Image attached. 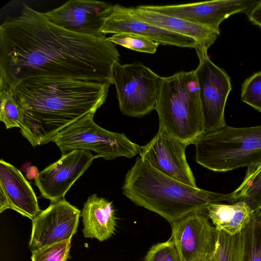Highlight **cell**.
Wrapping results in <instances>:
<instances>
[{
    "label": "cell",
    "mask_w": 261,
    "mask_h": 261,
    "mask_svg": "<svg viewBox=\"0 0 261 261\" xmlns=\"http://www.w3.org/2000/svg\"><path fill=\"white\" fill-rule=\"evenodd\" d=\"M143 261H181L174 242L170 237L167 241L152 246Z\"/></svg>",
    "instance_id": "4316f807"
},
{
    "label": "cell",
    "mask_w": 261,
    "mask_h": 261,
    "mask_svg": "<svg viewBox=\"0 0 261 261\" xmlns=\"http://www.w3.org/2000/svg\"><path fill=\"white\" fill-rule=\"evenodd\" d=\"M124 9L135 18L145 22L193 39L198 45L196 54L207 53L210 46L216 40L220 33L184 19L136 7Z\"/></svg>",
    "instance_id": "e0dca14e"
},
{
    "label": "cell",
    "mask_w": 261,
    "mask_h": 261,
    "mask_svg": "<svg viewBox=\"0 0 261 261\" xmlns=\"http://www.w3.org/2000/svg\"><path fill=\"white\" fill-rule=\"evenodd\" d=\"M108 39L114 44L142 53L154 54L159 44L145 37L130 33L115 34Z\"/></svg>",
    "instance_id": "cb8c5ba5"
},
{
    "label": "cell",
    "mask_w": 261,
    "mask_h": 261,
    "mask_svg": "<svg viewBox=\"0 0 261 261\" xmlns=\"http://www.w3.org/2000/svg\"><path fill=\"white\" fill-rule=\"evenodd\" d=\"M258 2V0H216L179 5L141 7L220 33L219 26L223 20L234 14L247 12Z\"/></svg>",
    "instance_id": "30bf717a"
},
{
    "label": "cell",
    "mask_w": 261,
    "mask_h": 261,
    "mask_svg": "<svg viewBox=\"0 0 261 261\" xmlns=\"http://www.w3.org/2000/svg\"><path fill=\"white\" fill-rule=\"evenodd\" d=\"M101 32L107 34L130 33L137 34L163 45L198 48L193 39L167 31L137 19L118 4L112 5L111 14L106 19Z\"/></svg>",
    "instance_id": "9a60e30c"
},
{
    "label": "cell",
    "mask_w": 261,
    "mask_h": 261,
    "mask_svg": "<svg viewBox=\"0 0 261 261\" xmlns=\"http://www.w3.org/2000/svg\"><path fill=\"white\" fill-rule=\"evenodd\" d=\"M84 228L83 232L86 238H95L103 241L115 232L116 218L112 202L96 194L89 196L82 211Z\"/></svg>",
    "instance_id": "ac0fdd59"
},
{
    "label": "cell",
    "mask_w": 261,
    "mask_h": 261,
    "mask_svg": "<svg viewBox=\"0 0 261 261\" xmlns=\"http://www.w3.org/2000/svg\"><path fill=\"white\" fill-rule=\"evenodd\" d=\"M110 85L70 79H29L6 90L23 112L22 136L33 146L47 144L61 130L105 102ZM1 91V90H0Z\"/></svg>",
    "instance_id": "7a4b0ae2"
},
{
    "label": "cell",
    "mask_w": 261,
    "mask_h": 261,
    "mask_svg": "<svg viewBox=\"0 0 261 261\" xmlns=\"http://www.w3.org/2000/svg\"><path fill=\"white\" fill-rule=\"evenodd\" d=\"M230 193L232 202L244 201L254 211L261 210V161L247 167L242 184Z\"/></svg>",
    "instance_id": "ffe728a7"
},
{
    "label": "cell",
    "mask_w": 261,
    "mask_h": 261,
    "mask_svg": "<svg viewBox=\"0 0 261 261\" xmlns=\"http://www.w3.org/2000/svg\"><path fill=\"white\" fill-rule=\"evenodd\" d=\"M242 261H261V211H254L253 217L243 229Z\"/></svg>",
    "instance_id": "44dd1931"
},
{
    "label": "cell",
    "mask_w": 261,
    "mask_h": 261,
    "mask_svg": "<svg viewBox=\"0 0 261 261\" xmlns=\"http://www.w3.org/2000/svg\"><path fill=\"white\" fill-rule=\"evenodd\" d=\"M120 54L106 35L77 34L24 5L0 26V90L29 79H70L114 84Z\"/></svg>",
    "instance_id": "6da1fadb"
},
{
    "label": "cell",
    "mask_w": 261,
    "mask_h": 261,
    "mask_svg": "<svg viewBox=\"0 0 261 261\" xmlns=\"http://www.w3.org/2000/svg\"><path fill=\"white\" fill-rule=\"evenodd\" d=\"M188 144L159 130L146 145L140 146V158L162 173L188 185L196 187L187 163Z\"/></svg>",
    "instance_id": "4fadbf2b"
},
{
    "label": "cell",
    "mask_w": 261,
    "mask_h": 261,
    "mask_svg": "<svg viewBox=\"0 0 261 261\" xmlns=\"http://www.w3.org/2000/svg\"><path fill=\"white\" fill-rule=\"evenodd\" d=\"M0 120L7 129L20 128L23 120V112L19 103L7 90L0 91Z\"/></svg>",
    "instance_id": "603a6c76"
},
{
    "label": "cell",
    "mask_w": 261,
    "mask_h": 261,
    "mask_svg": "<svg viewBox=\"0 0 261 261\" xmlns=\"http://www.w3.org/2000/svg\"><path fill=\"white\" fill-rule=\"evenodd\" d=\"M242 100L261 112V71L246 79L242 85Z\"/></svg>",
    "instance_id": "484cf974"
},
{
    "label": "cell",
    "mask_w": 261,
    "mask_h": 261,
    "mask_svg": "<svg viewBox=\"0 0 261 261\" xmlns=\"http://www.w3.org/2000/svg\"><path fill=\"white\" fill-rule=\"evenodd\" d=\"M81 211L65 199L50 202L32 221L29 248L34 251L56 243L70 240L76 233Z\"/></svg>",
    "instance_id": "8fae6325"
},
{
    "label": "cell",
    "mask_w": 261,
    "mask_h": 261,
    "mask_svg": "<svg viewBox=\"0 0 261 261\" xmlns=\"http://www.w3.org/2000/svg\"><path fill=\"white\" fill-rule=\"evenodd\" d=\"M244 240L243 230L234 236L218 231L216 261H242Z\"/></svg>",
    "instance_id": "7402d4cb"
},
{
    "label": "cell",
    "mask_w": 261,
    "mask_h": 261,
    "mask_svg": "<svg viewBox=\"0 0 261 261\" xmlns=\"http://www.w3.org/2000/svg\"><path fill=\"white\" fill-rule=\"evenodd\" d=\"M112 5L93 0H70L45 13L53 23L68 31L82 35L102 37L101 32Z\"/></svg>",
    "instance_id": "5bb4252c"
},
{
    "label": "cell",
    "mask_w": 261,
    "mask_h": 261,
    "mask_svg": "<svg viewBox=\"0 0 261 261\" xmlns=\"http://www.w3.org/2000/svg\"><path fill=\"white\" fill-rule=\"evenodd\" d=\"M94 114H88L61 130L51 141L62 155L75 149L92 150L98 157L112 160L132 158L139 153L140 146L125 134L107 130L96 124Z\"/></svg>",
    "instance_id": "8992f818"
},
{
    "label": "cell",
    "mask_w": 261,
    "mask_h": 261,
    "mask_svg": "<svg viewBox=\"0 0 261 261\" xmlns=\"http://www.w3.org/2000/svg\"><path fill=\"white\" fill-rule=\"evenodd\" d=\"M196 161L213 171L226 172L261 161V124L234 127L225 125L196 140Z\"/></svg>",
    "instance_id": "5b68a950"
},
{
    "label": "cell",
    "mask_w": 261,
    "mask_h": 261,
    "mask_svg": "<svg viewBox=\"0 0 261 261\" xmlns=\"http://www.w3.org/2000/svg\"><path fill=\"white\" fill-rule=\"evenodd\" d=\"M203 261H216L215 252L207 255Z\"/></svg>",
    "instance_id": "f546056e"
},
{
    "label": "cell",
    "mask_w": 261,
    "mask_h": 261,
    "mask_svg": "<svg viewBox=\"0 0 261 261\" xmlns=\"http://www.w3.org/2000/svg\"><path fill=\"white\" fill-rule=\"evenodd\" d=\"M12 209L32 220L41 211L36 194L21 172L0 161V213Z\"/></svg>",
    "instance_id": "2e32d148"
},
{
    "label": "cell",
    "mask_w": 261,
    "mask_h": 261,
    "mask_svg": "<svg viewBox=\"0 0 261 261\" xmlns=\"http://www.w3.org/2000/svg\"><path fill=\"white\" fill-rule=\"evenodd\" d=\"M159 129L188 145L204 134L199 88L194 70L161 77L155 108Z\"/></svg>",
    "instance_id": "277c9868"
},
{
    "label": "cell",
    "mask_w": 261,
    "mask_h": 261,
    "mask_svg": "<svg viewBox=\"0 0 261 261\" xmlns=\"http://www.w3.org/2000/svg\"><path fill=\"white\" fill-rule=\"evenodd\" d=\"M171 226V238L181 261H203L215 252L218 230L210 223L206 211L190 214Z\"/></svg>",
    "instance_id": "9c48e42d"
},
{
    "label": "cell",
    "mask_w": 261,
    "mask_h": 261,
    "mask_svg": "<svg viewBox=\"0 0 261 261\" xmlns=\"http://www.w3.org/2000/svg\"><path fill=\"white\" fill-rule=\"evenodd\" d=\"M38 168L35 166H30L26 171V177L29 180L36 179L39 175Z\"/></svg>",
    "instance_id": "f1b7e54d"
},
{
    "label": "cell",
    "mask_w": 261,
    "mask_h": 261,
    "mask_svg": "<svg viewBox=\"0 0 261 261\" xmlns=\"http://www.w3.org/2000/svg\"><path fill=\"white\" fill-rule=\"evenodd\" d=\"M122 190L134 203L156 213L170 224L190 214L206 211L210 203L232 202L231 193L188 185L159 171L141 158L126 173Z\"/></svg>",
    "instance_id": "3957f363"
},
{
    "label": "cell",
    "mask_w": 261,
    "mask_h": 261,
    "mask_svg": "<svg viewBox=\"0 0 261 261\" xmlns=\"http://www.w3.org/2000/svg\"><path fill=\"white\" fill-rule=\"evenodd\" d=\"M161 76L140 62L114 65L113 81L121 112L142 117L155 109Z\"/></svg>",
    "instance_id": "52a82bcc"
},
{
    "label": "cell",
    "mask_w": 261,
    "mask_h": 261,
    "mask_svg": "<svg viewBox=\"0 0 261 261\" xmlns=\"http://www.w3.org/2000/svg\"><path fill=\"white\" fill-rule=\"evenodd\" d=\"M71 240L56 243L32 251V261H66L69 256Z\"/></svg>",
    "instance_id": "d4e9b609"
},
{
    "label": "cell",
    "mask_w": 261,
    "mask_h": 261,
    "mask_svg": "<svg viewBox=\"0 0 261 261\" xmlns=\"http://www.w3.org/2000/svg\"><path fill=\"white\" fill-rule=\"evenodd\" d=\"M260 210V211H261V210Z\"/></svg>",
    "instance_id": "4dcf8cb0"
},
{
    "label": "cell",
    "mask_w": 261,
    "mask_h": 261,
    "mask_svg": "<svg viewBox=\"0 0 261 261\" xmlns=\"http://www.w3.org/2000/svg\"><path fill=\"white\" fill-rule=\"evenodd\" d=\"M197 55L199 63L194 71L199 85L205 134L226 125L224 110L232 86L228 75L210 60L207 53Z\"/></svg>",
    "instance_id": "ba28073f"
},
{
    "label": "cell",
    "mask_w": 261,
    "mask_h": 261,
    "mask_svg": "<svg viewBox=\"0 0 261 261\" xmlns=\"http://www.w3.org/2000/svg\"><path fill=\"white\" fill-rule=\"evenodd\" d=\"M98 158L90 151L75 149L61 158L39 172L35 180L41 196L50 202L64 199L74 183Z\"/></svg>",
    "instance_id": "7c38bea8"
},
{
    "label": "cell",
    "mask_w": 261,
    "mask_h": 261,
    "mask_svg": "<svg viewBox=\"0 0 261 261\" xmlns=\"http://www.w3.org/2000/svg\"><path fill=\"white\" fill-rule=\"evenodd\" d=\"M254 212L244 201L231 204L213 203L206 207L207 216L216 229L230 236L241 232L251 221Z\"/></svg>",
    "instance_id": "d6986e66"
},
{
    "label": "cell",
    "mask_w": 261,
    "mask_h": 261,
    "mask_svg": "<svg viewBox=\"0 0 261 261\" xmlns=\"http://www.w3.org/2000/svg\"><path fill=\"white\" fill-rule=\"evenodd\" d=\"M247 13L249 20L261 28V1Z\"/></svg>",
    "instance_id": "83f0119b"
}]
</instances>
